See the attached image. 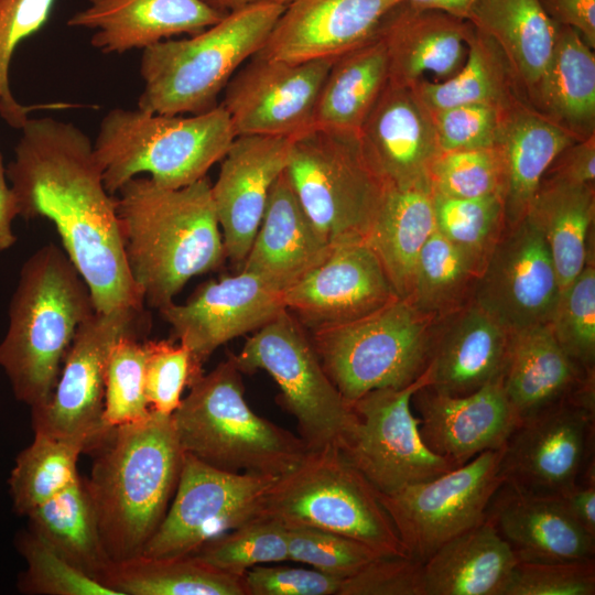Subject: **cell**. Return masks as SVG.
<instances>
[{
	"label": "cell",
	"mask_w": 595,
	"mask_h": 595,
	"mask_svg": "<svg viewBox=\"0 0 595 595\" xmlns=\"http://www.w3.org/2000/svg\"><path fill=\"white\" fill-rule=\"evenodd\" d=\"M95 312L89 288L63 248L48 242L22 264L0 342V368L13 396L43 405L80 324Z\"/></svg>",
	"instance_id": "277c9868"
},
{
	"label": "cell",
	"mask_w": 595,
	"mask_h": 595,
	"mask_svg": "<svg viewBox=\"0 0 595 595\" xmlns=\"http://www.w3.org/2000/svg\"><path fill=\"white\" fill-rule=\"evenodd\" d=\"M333 58L286 62L255 54L225 87L220 104L237 136L293 138L313 126Z\"/></svg>",
	"instance_id": "e0dca14e"
},
{
	"label": "cell",
	"mask_w": 595,
	"mask_h": 595,
	"mask_svg": "<svg viewBox=\"0 0 595 595\" xmlns=\"http://www.w3.org/2000/svg\"><path fill=\"white\" fill-rule=\"evenodd\" d=\"M477 0H403L414 9L441 11L467 20Z\"/></svg>",
	"instance_id": "6125c7cd"
},
{
	"label": "cell",
	"mask_w": 595,
	"mask_h": 595,
	"mask_svg": "<svg viewBox=\"0 0 595 595\" xmlns=\"http://www.w3.org/2000/svg\"><path fill=\"white\" fill-rule=\"evenodd\" d=\"M473 31L467 20L401 3L378 32L388 56L389 83L410 87L426 74L439 80L453 76L466 60Z\"/></svg>",
	"instance_id": "484cf974"
},
{
	"label": "cell",
	"mask_w": 595,
	"mask_h": 595,
	"mask_svg": "<svg viewBox=\"0 0 595 595\" xmlns=\"http://www.w3.org/2000/svg\"><path fill=\"white\" fill-rule=\"evenodd\" d=\"M55 0H0V116L21 129L33 107L23 106L9 86V67L17 46L47 21Z\"/></svg>",
	"instance_id": "f907efd6"
},
{
	"label": "cell",
	"mask_w": 595,
	"mask_h": 595,
	"mask_svg": "<svg viewBox=\"0 0 595 595\" xmlns=\"http://www.w3.org/2000/svg\"><path fill=\"white\" fill-rule=\"evenodd\" d=\"M484 266L435 229L420 252L408 300L421 313L440 321L473 300Z\"/></svg>",
	"instance_id": "60d3db41"
},
{
	"label": "cell",
	"mask_w": 595,
	"mask_h": 595,
	"mask_svg": "<svg viewBox=\"0 0 595 595\" xmlns=\"http://www.w3.org/2000/svg\"><path fill=\"white\" fill-rule=\"evenodd\" d=\"M210 186L206 176L169 188L140 175L118 190L125 258L144 305L160 310L174 302L192 278L226 258Z\"/></svg>",
	"instance_id": "7a4b0ae2"
},
{
	"label": "cell",
	"mask_w": 595,
	"mask_h": 595,
	"mask_svg": "<svg viewBox=\"0 0 595 595\" xmlns=\"http://www.w3.org/2000/svg\"><path fill=\"white\" fill-rule=\"evenodd\" d=\"M425 445L454 468L483 452L502 448L520 420L502 387L501 375L464 396L425 386L412 397Z\"/></svg>",
	"instance_id": "603a6c76"
},
{
	"label": "cell",
	"mask_w": 595,
	"mask_h": 595,
	"mask_svg": "<svg viewBox=\"0 0 595 595\" xmlns=\"http://www.w3.org/2000/svg\"><path fill=\"white\" fill-rule=\"evenodd\" d=\"M241 372L264 370L309 450L339 448L356 415L325 372L309 332L286 309L231 355Z\"/></svg>",
	"instance_id": "8fae6325"
},
{
	"label": "cell",
	"mask_w": 595,
	"mask_h": 595,
	"mask_svg": "<svg viewBox=\"0 0 595 595\" xmlns=\"http://www.w3.org/2000/svg\"><path fill=\"white\" fill-rule=\"evenodd\" d=\"M99 582L117 595H246L241 576L216 570L193 554L111 562Z\"/></svg>",
	"instance_id": "f35d334b"
},
{
	"label": "cell",
	"mask_w": 595,
	"mask_h": 595,
	"mask_svg": "<svg viewBox=\"0 0 595 595\" xmlns=\"http://www.w3.org/2000/svg\"><path fill=\"white\" fill-rule=\"evenodd\" d=\"M231 355L188 387L172 413L184 453L216 468L280 477L309 451L304 441L258 415Z\"/></svg>",
	"instance_id": "5b68a950"
},
{
	"label": "cell",
	"mask_w": 595,
	"mask_h": 595,
	"mask_svg": "<svg viewBox=\"0 0 595 595\" xmlns=\"http://www.w3.org/2000/svg\"><path fill=\"white\" fill-rule=\"evenodd\" d=\"M285 6L260 3L229 12L204 31L143 50L137 107L163 115L215 108L238 67L257 54Z\"/></svg>",
	"instance_id": "52a82bcc"
},
{
	"label": "cell",
	"mask_w": 595,
	"mask_h": 595,
	"mask_svg": "<svg viewBox=\"0 0 595 595\" xmlns=\"http://www.w3.org/2000/svg\"><path fill=\"white\" fill-rule=\"evenodd\" d=\"M595 474L594 463L589 465L583 479L558 498L572 516L588 533L595 537Z\"/></svg>",
	"instance_id": "91938a15"
},
{
	"label": "cell",
	"mask_w": 595,
	"mask_h": 595,
	"mask_svg": "<svg viewBox=\"0 0 595 595\" xmlns=\"http://www.w3.org/2000/svg\"><path fill=\"white\" fill-rule=\"evenodd\" d=\"M260 516L336 532L382 556H408L379 493L337 447L309 450L273 482Z\"/></svg>",
	"instance_id": "9c48e42d"
},
{
	"label": "cell",
	"mask_w": 595,
	"mask_h": 595,
	"mask_svg": "<svg viewBox=\"0 0 595 595\" xmlns=\"http://www.w3.org/2000/svg\"><path fill=\"white\" fill-rule=\"evenodd\" d=\"M486 519L518 561H594L595 537L572 518L558 497L532 494L504 480Z\"/></svg>",
	"instance_id": "cb8c5ba5"
},
{
	"label": "cell",
	"mask_w": 595,
	"mask_h": 595,
	"mask_svg": "<svg viewBox=\"0 0 595 595\" xmlns=\"http://www.w3.org/2000/svg\"><path fill=\"white\" fill-rule=\"evenodd\" d=\"M144 339L118 338L105 365L102 424L106 430L145 419L151 409L145 397Z\"/></svg>",
	"instance_id": "ee69618b"
},
{
	"label": "cell",
	"mask_w": 595,
	"mask_h": 595,
	"mask_svg": "<svg viewBox=\"0 0 595 595\" xmlns=\"http://www.w3.org/2000/svg\"><path fill=\"white\" fill-rule=\"evenodd\" d=\"M517 562L485 519L442 544L423 563V595H500Z\"/></svg>",
	"instance_id": "1f68e13d"
},
{
	"label": "cell",
	"mask_w": 595,
	"mask_h": 595,
	"mask_svg": "<svg viewBox=\"0 0 595 595\" xmlns=\"http://www.w3.org/2000/svg\"><path fill=\"white\" fill-rule=\"evenodd\" d=\"M285 173L329 246L366 241L389 184L366 155L358 131L312 126L291 138Z\"/></svg>",
	"instance_id": "ba28073f"
},
{
	"label": "cell",
	"mask_w": 595,
	"mask_h": 595,
	"mask_svg": "<svg viewBox=\"0 0 595 595\" xmlns=\"http://www.w3.org/2000/svg\"><path fill=\"white\" fill-rule=\"evenodd\" d=\"M25 517L32 532L99 582L110 560L102 547L95 510L82 476Z\"/></svg>",
	"instance_id": "ab89813d"
},
{
	"label": "cell",
	"mask_w": 595,
	"mask_h": 595,
	"mask_svg": "<svg viewBox=\"0 0 595 595\" xmlns=\"http://www.w3.org/2000/svg\"><path fill=\"white\" fill-rule=\"evenodd\" d=\"M214 10L227 14L260 3H278L286 6L291 0H202Z\"/></svg>",
	"instance_id": "be15d7a7"
},
{
	"label": "cell",
	"mask_w": 595,
	"mask_h": 595,
	"mask_svg": "<svg viewBox=\"0 0 595 595\" xmlns=\"http://www.w3.org/2000/svg\"><path fill=\"white\" fill-rule=\"evenodd\" d=\"M236 138L221 105L190 117L115 108L102 118L94 145L110 194L148 174L156 184L180 188L206 176Z\"/></svg>",
	"instance_id": "8992f818"
},
{
	"label": "cell",
	"mask_w": 595,
	"mask_h": 595,
	"mask_svg": "<svg viewBox=\"0 0 595 595\" xmlns=\"http://www.w3.org/2000/svg\"><path fill=\"white\" fill-rule=\"evenodd\" d=\"M561 288L541 231L523 217L505 227L477 280L473 302L509 333L550 322Z\"/></svg>",
	"instance_id": "2e32d148"
},
{
	"label": "cell",
	"mask_w": 595,
	"mask_h": 595,
	"mask_svg": "<svg viewBox=\"0 0 595 595\" xmlns=\"http://www.w3.org/2000/svg\"><path fill=\"white\" fill-rule=\"evenodd\" d=\"M467 21L497 43L530 104L550 63L559 24L539 0H477Z\"/></svg>",
	"instance_id": "836d02e7"
},
{
	"label": "cell",
	"mask_w": 595,
	"mask_h": 595,
	"mask_svg": "<svg viewBox=\"0 0 595 595\" xmlns=\"http://www.w3.org/2000/svg\"><path fill=\"white\" fill-rule=\"evenodd\" d=\"M433 192L473 198L505 192V166L497 145L439 152L426 173Z\"/></svg>",
	"instance_id": "7dc6e473"
},
{
	"label": "cell",
	"mask_w": 595,
	"mask_h": 595,
	"mask_svg": "<svg viewBox=\"0 0 595 595\" xmlns=\"http://www.w3.org/2000/svg\"><path fill=\"white\" fill-rule=\"evenodd\" d=\"M86 452L83 441L34 432L32 443L15 457L8 485L12 509L20 516L76 483L77 462Z\"/></svg>",
	"instance_id": "b9f144b4"
},
{
	"label": "cell",
	"mask_w": 595,
	"mask_h": 595,
	"mask_svg": "<svg viewBox=\"0 0 595 595\" xmlns=\"http://www.w3.org/2000/svg\"><path fill=\"white\" fill-rule=\"evenodd\" d=\"M277 478L223 470L184 453L167 511L140 555L193 554L209 539L260 516L266 494Z\"/></svg>",
	"instance_id": "9a60e30c"
},
{
	"label": "cell",
	"mask_w": 595,
	"mask_h": 595,
	"mask_svg": "<svg viewBox=\"0 0 595 595\" xmlns=\"http://www.w3.org/2000/svg\"><path fill=\"white\" fill-rule=\"evenodd\" d=\"M91 452L84 478L102 547L111 562L142 553L175 493L184 452L171 415L153 410L143 420L119 425Z\"/></svg>",
	"instance_id": "3957f363"
},
{
	"label": "cell",
	"mask_w": 595,
	"mask_h": 595,
	"mask_svg": "<svg viewBox=\"0 0 595 595\" xmlns=\"http://www.w3.org/2000/svg\"><path fill=\"white\" fill-rule=\"evenodd\" d=\"M595 564L521 562L512 569L500 595H594Z\"/></svg>",
	"instance_id": "db71d44e"
},
{
	"label": "cell",
	"mask_w": 595,
	"mask_h": 595,
	"mask_svg": "<svg viewBox=\"0 0 595 595\" xmlns=\"http://www.w3.org/2000/svg\"><path fill=\"white\" fill-rule=\"evenodd\" d=\"M285 310L283 291L259 275H235L203 283L183 304L159 310L171 326V339L185 346L201 367L221 345L256 332Z\"/></svg>",
	"instance_id": "ffe728a7"
},
{
	"label": "cell",
	"mask_w": 595,
	"mask_h": 595,
	"mask_svg": "<svg viewBox=\"0 0 595 595\" xmlns=\"http://www.w3.org/2000/svg\"><path fill=\"white\" fill-rule=\"evenodd\" d=\"M505 108L486 104H468L440 110H426L439 151L494 147Z\"/></svg>",
	"instance_id": "f5cc1de1"
},
{
	"label": "cell",
	"mask_w": 595,
	"mask_h": 595,
	"mask_svg": "<svg viewBox=\"0 0 595 595\" xmlns=\"http://www.w3.org/2000/svg\"><path fill=\"white\" fill-rule=\"evenodd\" d=\"M548 17L560 25L575 30L595 48V0H539Z\"/></svg>",
	"instance_id": "680465c9"
},
{
	"label": "cell",
	"mask_w": 595,
	"mask_h": 595,
	"mask_svg": "<svg viewBox=\"0 0 595 595\" xmlns=\"http://www.w3.org/2000/svg\"><path fill=\"white\" fill-rule=\"evenodd\" d=\"M429 385L426 370L411 385L369 391L351 404L356 420L338 448L380 494L435 478L454 467L423 442L411 402Z\"/></svg>",
	"instance_id": "4fadbf2b"
},
{
	"label": "cell",
	"mask_w": 595,
	"mask_h": 595,
	"mask_svg": "<svg viewBox=\"0 0 595 595\" xmlns=\"http://www.w3.org/2000/svg\"><path fill=\"white\" fill-rule=\"evenodd\" d=\"M17 216H19L18 202L9 184L0 152V252L8 250L17 242V235L12 228Z\"/></svg>",
	"instance_id": "94428289"
},
{
	"label": "cell",
	"mask_w": 595,
	"mask_h": 595,
	"mask_svg": "<svg viewBox=\"0 0 595 595\" xmlns=\"http://www.w3.org/2000/svg\"><path fill=\"white\" fill-rule=\"evenodd\" d=\"M256 565L242 575L246 595H338L340 578L315 569Z\"/></svg>",
	"instance_id": "9f6ffc18"
},
{
	"label": "cell",
	"mask_w": 595,
	"mask_h": 595,
	"mask_svg": "<svg viewBox=\"0 0 595 595\" xmlns=\"http://www.w3.org/2000/svg\"><path fill=\"white\" fill-rule=\"evenodd\" d=\"M193 555L216 570L242 577L256 565L289 561L286 529L273 518L258 516L209 539Z\"/></svg>",
	"instance_id": "7bdbcfd3"
},
{
	"label": "cell",
	"mask_w": 595,
	"mask_h": 595,
	"mask_svg": "<svg viewBox=\"0 0 595 595\" xmlns=\"http://www.w3.org/2000/svg\"><path fill=\"white\" fill-rule=\"evenodd\" d=\"M358 132L372 165L398 187L428 177V167L440 152L426 109L410 87L389 82Z\"/></svg>",
	"instance_id": "4316f807"
},
{
	"label": "cell",
	"mask_w": 595,
	"mask_h": 595,
	"mask_svg": "<svg viewBox=\"0 0 595 595\" xmlns=\"http://www.w3.org/2000/svg\"><path fill=\"white\" fill-rule=\"evenodd\" d=\"M593 375L565 354L549 323L510 333L501 381L520 421L571 398Z\"/></svg>",
	"instance_id": "4dcf8cb0"
},
{
	"label": "cell",
	"mask_w": 595,
	"mask_h": 595,
	"mask_svg": "<svg viewBox=\"0 0 595 595\" xmlns=\"http://www.w3.org/2000/svg\"><path fill=\"white\" fill-rule=\"evenodd\" d=\"M422 566L410 556H379L344 578L338 595H423Z\"/></svg>",
	"instance_id": "11a10c76"
},
{
	"label": "cell",
	"mask_w": 595,
	"mask_h": 595,
	"mask_svg": "<svg viewBox=\"0 0 595 595\" xmlns=\"http://www.w3.org/2000/svg\"><path fill=\"white\" fill-rule=\"evenodd\" d=\"M544 177L594 185L595 134L567 145L553 161Z\"/></svg>",
	"instance_id": "6f0895ef"
},
{
	"label": "cell",
	"mask_w": 595,
	"mask_h": 595,
	"mask_svg": "<svg viewBox=\"0 0 595 595\" xmlns=\"http://www.w3.org/2000/svg\"><path fill=\"white\" fill-rule=\"evenodd\" d=\"M388 82V56L377 35L334 60L318 94L313 126L359 131Z\"/></svg>",
	"instance_id": "8d00e7d4"
},
{
	"label": "cell",
	"mask_w": 595,
	"mask_h": 595,
	"mask_svg": "<svg viewBox=\"0 0 595 595\" xmlns=\"http://www.w3.org/2000/svg\"><path fill=\"white\" fill-rule=\"evenodd\" d=\"M530 105L576 140L595 134V54L575 30L559 24Z\"/></svg>",
	"instance_id": "e575fe53"
},
{
	"label": "cell",
	"mask_w": 595,
	"mask_h": 595,
	"mask_svg": "<svg viewBox=\"0 0 595 595\" xmlns=\"http://www.w3.org/2000/svg\"><path fill=\"white\" fill-rule=\"evenodd\" d=\"M435 322L400 298L363 318L307 332L325 372L351 405L369 391L414 382L428 367Z\"/></svg>",
	"instance_id": "30bf717a"
},
{
	"label": "cell",
	"mask_w": 595,
	"mask_h": 595,
	"mask_svg": "<svg viewBox=\"0 0 595 595\" xmlns=\"http://www.w3.org/2000/svg\"><path fill=\"white\" fill-rule=\"evenodd\" d=\"M435 326L428 387L451 396L470 393L501 375L510 333L475 302Z\"/></svg>",
	"instance_id": "83f0119b"
},
{
	"label": "cell",
	"mask_w": 595,
	"mask_h": 595,
	"mask_svg": "<svg viewBox=\"0 0 595 595\" xmlns=\"http://www.w3.org/2000/svg\"><path fill=\"white\" fill-rule=\"evenodd\" d=\"M224 17L202 0H89L67 25L94 30L91 45L111 54L197 34Z\"/></svg>",
	"instance_id": "d4e9b609"
},
{
	"label": "cell",
	"mask_w": 595,
	"mask_h": 595,
	"mask_svg": "<svg viewBox=\"0 0 595 595\" xmlns=\"http://www.w3.org/2000/svg\"><path fill=\"white\" fill-rule=\"evenodd\" d=\"M145 397L151 410L172 415L178 408L185 387L203 374L185 346L170 339L143 340Z\"/></svg>",
	"instance_id": "816d5d0a"
},
{
	"label": "cell",
	"mask_w": 595,
	"mask_h": 595,
	"mask_svg": "<svg viewBox=\"0 0 595 595\" xmlns=\"http://www.w3.org/2000/svg\"><path fill=\"white\" fill-rule=\"evenodd\" d=\"M594 414L572 398L521 420L500 464L504 480L542 496L572 489L591 465Z\"/></svg>",
	"instance_id": "ac0fdd59"
},
{
	"label": "cell",
	"mask_w": 595,
	"mask_h": 595,
	"mask_svg": "<svg viewBox=\"0 0 595 595\" xmlns=\"http://www.w3.org/2000/svg\"><path fill=\"white\" fill-rule=\"evenodd\" d=\"M398 299L366 241L332 246L318 264L283 291L285 309L306 331L363 318Z\"/></svg>",
	"instance_id": "d6986e66"
},
{
	"label": "cell",
	"mask_w": 595,
	"mask_h": 595,
	"mask_svg": "<svg viewBox=\"0 0 595 595\" xmlns=\"http://www.w3.org/2000/svg\"><path fill=\"white\" fill-rule=\"evenodd\" d=\"M145 306L94 312L78 327L50 399L31 409L33 432L80 440L91 452L110 430L102 424L105 365L122 336L145 338Z\"/></svg>",
	"instance_id": "7c38bea8"
},
{
	"label": "cell",
	"mask_w": 595,
	"mask_h": 595,
	"mask_svg": "<svg viewBox=\"0 0 595 595\" xmlns=\"http://www.w3.org/2000/svg\"><path fill=\"white\" fill-rule=\"evenodd\" d=\"M577 141L519 98L504 110L495 145L505 166L504 208L506 227L523 219L541 181L556 156Z\"/></svg>",
	"instance_id": "f546056e"
},
{
	"label": "cell",
	"mask_w": 595,
	"mask_h": 595,
	"mask_svg": "<svg viewBox=\"0 0 595 595\" xmlns=\"http://www.w3.org/2000/svg\"><path fill=\"white\" fill-rule=\"evenodd\" d=\"M410 88L426 110L468 104L507 107L526 98L500 47L475 28L466 60L453 76L439 82L421 79Z\"/></svg>",
	"instance_id": "74e56055"
},
{
	"label": "cell",
	"mask_w": 595,
	"mask_h": 595,
	"mask_svg": "<svg viewBox=\"0 0 595 595\" xmlns=\"http://www.w3.org/2000/svg\"><path fill=\"white\" fill-rule=\"evenodd\" d=\"M433 194L435 229L447 240L486 262L502 234L504 197L487 195L473 198Z\"/></svg>",
	"instance_id": "f6af8a7d"
},
{
	"label": "cell",
	"mask_w": 595,
	"mask_h": 595,
	"mask_svg": "<svg viewBox=\"0 0 595 595\" xmlns=\"http://www.w3.org/2000/svg\"><path fill=\"white\" fill-rule=\"evenodd\" d=\"M15 547L26 563L18 589L28 595H117L56 552L29 528L15 537Z\"/></svg>",
	"instance_id": "bcb514c9"
},
{
	"label": "cell",
	"mask_w": 595,
	"mask_h": 595,
	"mask_svg": "<svg viewBox=\"0 0 595 595\" xmlns=\"http://www.w3.org/2000/svg\"><path fill=\"white\" fill-rule=\"evenodd\" d=\"M6 172L19 216L54 224L96 312L145 306L125 258L117 198L87 134L71 122L29 118Z\"/></svg>",
	"instance_id": "6da1fadb"
},
{
	"label": "cell",
	"mask_w": 595,
	"mask_h": 595,
	"mask_svg": "<svg viewBox=\"0 0 595 595\" xmlns=\"http://www.w3.org/2000/svg\"><path fill=\"white\" fill-rule=\"evenodd\" d=\"M331 248L306 215L284 171L271 188L240 270L284 291L318 264Z\"/></svg>",
	"instance_id": "f1b7e54d"
},
{
	"label": "cell",
	"mask_w": 595,
	"mask_h": 595,
	"mask_svg": "<svg viewBox=\"0 0 595 595\" xmlns=\"http://www.w3.org/2000/svg\"><path fill=\"white\" fill-rule=\"evenodd\" d=\"M288 560L344 580L382 556L349 537L309 526H285Z\"/></svg>",
	"instance_id": "681fc988"
},
{
	"label": "cell",
	"mask_w": 595,
	"mask_h": 595,
	"mask_svg": "<svg viewBox=\"0 0 595 595\" xmlns=\"http://www.w3.org/2000/svg\"><path fill=\"white\" fill-rule=\"evenodd\" d=\"M434 231L428 177L403 187L389 184L366 242L400 298L409 299L420 252Z\"/></svg>",
	"instance_id": "d6a6232c"
},
{
	"label": "cell",
	"mask_w": 595,
	"mask_h": 595,
	"mask_svg": "<svg viewBox=\"0 0 595 595\" xmlns=\"http://www.w3.org/2000/svg\"><path fill=\"white\" fill-rule=\"evenodd\" d=\"M559 345L586 374L595 364V268L586 262L581 273L560 291L549 322Z\"/></svg>",
	"instance_id": "c3c4849f"
},
{
	"label": "cell",
	"mask_w": 595,
	"mask_h": 595,
	"mask_svg": "<svg viewBox=\"0 0 595 595\" xmlns=\"http://www.w3.org/2000/svg\"><path fill=\"white\" fill-rule=\"evenodd\" d=\"M504 447L483 452L430 480L379 493L408 556L424 563L442 544L485 521L504 482Z\"/></svg>",
	"instance_id": "5bb4252c"
},
{
	"label": "cell",
	"mask_w": 595,
	"mask_h": 595,
	"mask_svg": "<svg viewBox=\"0 0 595 595\" xmlns=\"http://www.w3.org/2000/svg\"><path fill=\"white\" fill-rule=\"evenodd\" d=\"M595 214L594 185L543 177L526 216L542 234L561 290L587 262V237Z\"/></svg>",
	"instance_id": "d590c367"
},
{
	"label": "cell",
	"mask_w": 595,
	"mask_h": 595,
	"mask_svg": "<svg viewBox=\"0 0 595 595\" xmlns=\"http://www.w3.org/2000/svg\"><path fill=\"white\" fill-rule=\"evenodd\" d=\"M291 139L237 136L210 186L225 256L242 264L263 217L274 182L285 171Z\"/></svg>",
	"instance_id": "44dd1931"
},
{
	"label": "cell",
	"mask_w": 595,
	"mask_h": 595,
	"mask_svg": "<svg viewBox=\"0 0 595 595\" xmlns=\"http://www.w3.org/2000/svg\"><path fill=\"white\" fill-rule=\"evenodd\" d=\"M403 0H291L260 56L300 63L337 58L378 35Z\"/></svg>",
	"instance_id": "7402d4cb"
}]
</instances>
